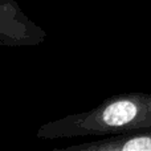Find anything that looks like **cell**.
<instances>
[{"instance_id": "obj_2", "label": "cell", "mask_w": 151, "mask_h": 151, "mask_svg": "<svg viewBox=\"0 0 151 151\" xmlns=\"http://www.w3.org/2000/svg\"><path fill=\"white\" fill-rule=\"evenodd\" d=\"M47 32L24 13L16 0H0V42L4 47H36Z\"/></svg>"}, {"instance_id": "obj_1", "label": "cell", "mask_w": 151, "mask_h": 151, "mask_svg": "<svg viewBox=\"0 0 151 151\" xmlns=\"http://www.w3.org/2000/svg\"><path fill=\"white\" fill-rule=\"evenodd\" d=\"M151 131V94L122 93L98 106L44 123L36 137L44 141L82 137H114Z\"/></svg>"}, {"instance_id": "obj_3", "label": "cell", "mask_w": 151, "mask_h": 151, "mask_svg": "<svg viewBox=\"0 0 151 151\" xmlns=\"http://www.w3.org/2000/svg\"><path fill=\"white\" fill-rule=\"evenodd\" d=\"M58 151H151V131L127 135L104 137L98 141L82 142L66 147L56 149Z\"/></svg>"}]
</instances>
